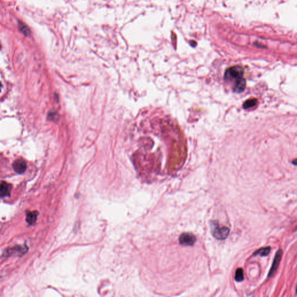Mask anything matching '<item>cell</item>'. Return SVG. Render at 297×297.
I'll return each mask as SVG.
<instances>
[{
  "label": "cell",
  "mask_w": 297,
  "mask_h": 297,
  "mask_svg": "<svg viewBox=\"0 0 297 297\" xmlns=\"http://www.w3.org/2000/svg\"><path fill=\"white\" fill-rule=\"evenodd\" d=\"M212 235L218 240H225L229 234V229L227 227H219L218 223H214Z\"/></svg>",
  "instance_id": "2"
},
{
  "label": "cell",
  "mask_w": 297,
  "mask_h": 297,
  "mask_svg": "<svg viewBox=\"0 0 297 297\" xmlns=\"http://www.w3.org/2000/svg\"><path fill=\"white\" fill-rule=\"evenodd\" d=\"M270 251V247H263V248L258 250L256 252L254 253V254L255 255H259L261 257H265V256H267L269 254Z\"/></svg>",
  "instance_id": "9"
},
{
  "label": "cell",
  "mask_w": 297,
  "mask_h": 297,
  "mask_svg": "<svg viewBox=\"0 0 297 297\" xmlns=\"http://www.w3.org/2000/svg\"><path fill=\"white\" fill-rule=\"evenodd\" d=\"M19 28H20V31L25 35H29L30 33L28 26L26 25H25V24H24L23 23H19Z\"/></svg>",
  "instance_id": "12"
},
{
  "label": "cell",
  "mask_w": 297,
  "mask_h": 297,
  "mask_svg": "<svg viewBox=\"0 0 297 297\" xmlns=\"http://www.w3.org/2000/svg\"><path fill=\"white\" fill-rule=\"evenodd\" d=\"M13 168L15 171L17 173L23 174L27 169L26 163L23 160H17L14 162Z\"/></svg>",
  "instance_id": "5"
},
{
  "label": "cell",
  "mask_w": 297,
  "mask_h": 297,
  "mask_svg": "<svg viewBox=\"0 0 297 297\" xmlns=\"http://www.w3.org/2000/svg\"><path fill=\"white\" fill-rule=\"evenodd\" d=\"M38 216V212L33 211L28 212L26 215V221L30 225H33L37 220Z\"/></svg>",
  "instance_id": "8"
},
{
  "label": "cell",
  "mask_w": 297,
  "mask_h": 297,
  "mask_svg": "<svg viewBox=\"0 0 297 297\" xmlns=\"http://www.w3.org/2000/svg\"><path fill=\"white\" fill-rule=\"evenodd\" d=\"M282 254H283V251L282 250H278V251L276 254L273 264H272L270 270L269 272L268 278H271L272 276H273L275 275V272L277 270L278 267L279 266V263L280 262V260H281V258L282 257Z\"/></svg>",
  "instance_id": "4"
},
{
  "label": "cell",
  "mask_w": 297,
  "mask_h": 297,
  "mask_svg": "<svg viewBox=\"0 0 297 297\" xmlns=\"http://www.w3.org/2000/svg\"><path fill=\"white\" fill-rule=\"evenodd\" d=\"M296 293H297V286H296Z\"/></svg>",
  "instance_id": "14"
},
{
  "label": "cell",
  "mask_w": 297,
  "mask_h": 297,
  "mask_svg": "<svg viewBox=\"0 0 297 297\" xmlns=\"http://www.w3.org/2000/svg\"><path fill=\"white\" fill-rule=\"evenodd\" d=\"M235 280L238 282H240L243 280L244 272H243V270L241 268H239L236 270V273H235Z\"/></svg>",
  "instance_id": "11"
},
{
  "label": "cell",
  "mask_w": 297,
  "mask_h": 297,
  "mask_svg": "<svg viewBox=\"0 0 297 297\" xmlns=\"http://www.w3.org/2000/svg\"><path fill=\"white\" fill-rule=\"evenodd\" d=\"M179 243L181 244L186 246L193 245L196 241V236L189 233H182L179 237Z\"/></svg>",
  "instance_id": "3"
},
{
  "label": "cell",
  "mask_w": 297,
  "mask_h": 297,
  "mask_svg": "<svg viewBox=\"0 0 297 297\" xmlns=\"http://www.w3.org/2000/svg\"><path fill=\"white\" fill-rule=\"evenodd\" d=\"M257 103H258V101L256 99H249L244 102V103L243 105V108L245 109L250 108H253V107L255 106L257 104Z\"/></svg>",
  "instance_id": "10"
},
{
  "label": "cell",
  "mask_w": 297,
  "mask_h": 297,
  "mask_svg": "<svg viewBox=\"0 0 297 297\" xmlns=\"http://www.w3.org/2000/svg\"><path fill=\"white\" fill-rule=\"evenodd\" d=\"M244 74L243 69L239 66L231 67L227 69L225 74V80L226 81L235 80V83L243 79Z\"/></svg>",
  "instance_id": "1"
},
{
  "label": "cell",
  "mask_w": 297,
  "mask_h": 297,
  "mask_svg": "<svg viewBox=\"0 0 297 297\" xmlns=\"http://www.w3.org/2000/svg\"><path fill=\"white\" fill-rule=\"evenodd\" d=\"M292 164H293L294 165L297 166V159L294 160L292 161Z\"/></svg>",
  "instance_id": "13"
},
{
  "label": "cell",
  "mask_w": 297,
  "mask_h": 297,
  "mask_svg": "<svg viewBox=\"0 0 297 297\" xmlns=\"http://www.w3.org/2000/svg\"><path fill=\"white\" fill-rule=\"evenodd\" d=\"M245 86H246L245 80L244 78H243L235 84L234 87H233V91L236 92L240 93L245 89Z\"/></svg>",
  "instance_id": "7"
},
{
  "label": "cell",
  "mask_w": 297,
  "mask_h": 297,
  "mask_svg": "<svg viewBox=\"0 0 297 297\" xmlns=\"http://www.w3.org/2000/svg\"><path fill=\"white\" fill-rule=\"evenodd\" d=\"M12 186L9 183L3 181L1 184V197H7L10 195Z\"/></svg>",
  "instance_id": "6"
}]
</instances>
